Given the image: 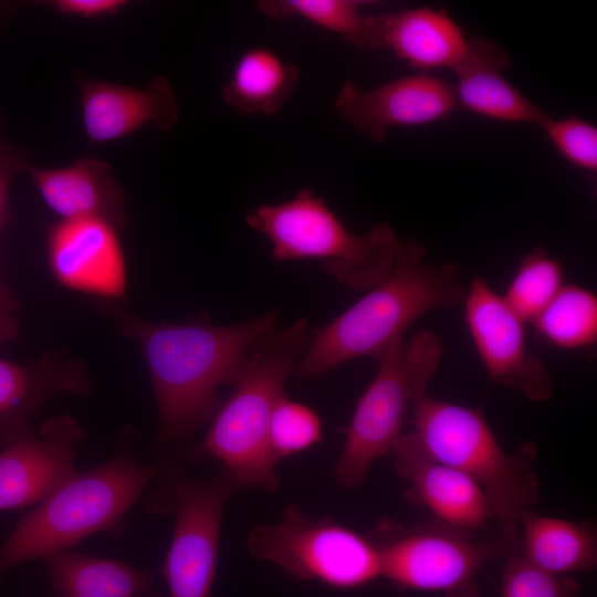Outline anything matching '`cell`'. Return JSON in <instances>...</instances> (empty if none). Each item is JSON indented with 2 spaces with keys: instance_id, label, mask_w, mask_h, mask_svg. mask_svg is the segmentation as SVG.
<instances>
[{
  "instance_id": "cell-11",
  "label": "cell",
  "mask_w": 597,
  "mask_h": 597,
  "mask_svg": "<svg viewBox=\"0 0 597 597\" xmlns=\"http://www.w3.org/2000/svg\"><path fill=\"white\" fill-rule=\"evenodd\" d=\"M463 303L470 336L491 380L532 401L548 400L553 378L527 347L525 322L480 276L468 285Z\"/></svg>"
},
{
  "instance_id": "cell-1",
  "label": "cell",
  "mask_w": 597,
  "mask_h": 597,
  "mask_svg": "<svg viewBox=\"0 0 597 597\" xmlns=\"http://www.w3.org/2000/svg\"><path fill=\"white\" fill-rule=\"evenodd\" d=\"M101 306L142 349L157 404L158 446L186 442L213 419L222 405L218 390L233 385L250 348L280 318L273 308L230 325L150 323L114 303Z\"/></svg>"
},
{
  "instance_id": "cell-26",
  "label": "cell",
  "mask_w": 597,
  "mask_h": 597,
  "mask_svg": "<svg viewBox=\"0 0 597 597\" xmlns=\"http://www.w3.org/2000/svg\"><path fill=\"white\" fill-rule=\"evenodd\" d=\"M362 3L356 0H263L258 7L275 20L300 18L360 48L368 17L360 13Z\"/></svg>"
},
{
  "instance_id": "cell-3",
  "label": "cell",
  "mask_w": 597,
  "mask_h": 597,
  "mask_svg": "<svg viewBox=\"0 0 597 597\" xmlns=\"http://www.w3.org/2000/svg\"><path fill=\"white\" fill-rule=\"evenodd\" d=\"M137 440L136 429L123 428L108 460L76 472L14 525L0 545V580L14 566L71 549L92 534L122 535L129 511L160 473L158 464L136 459Z\"/></svg>"
},
{
  "instance_id": "cell-33",
  "label": "cell",
  "mask_w": 597,
  "mask_h": 597,
  "mask_svg": "<svg viewBox=\"0 0 597 597\" xmlns=\"http://www.w3.org/2000/svg\"><path fill=\"white\" fill-rule=\"evenodd\" d=\"M468 597H469V596H468ZM470 597H480V594H479V591H478V593H474V594L470 595Z\"/></svg>"
},
{
  "instance_id": "cell-24",
  "label": "cell",
  "mask_w": 597,
  "mask_h": 597,
  "mask_svg": "<svg viewBox=\"0 0 597 597\" xmlns=\"http://www.w3.org/2000/svg\"><path fill=\"white\" fill-rule=\"evenodd\" d=\"M532 323L548 344L583 349L597 341V297L588 289L564 285Z\"/></svg>"
},
{
  "instance_id": "cell-20",
  "label": "cell",
  "mask_w": 597,
  "mask_h": 597,
  "mask_svg": "<svg viewBox=\"0 0 597 597\" xmlns=\"http://www.w3.org/2000/svg\"><path fill=\"white\" fill-rule=\"evenodd\" d=\"M509 63V55L496 43L468 39L467 50L452 70L457 77V102L469 112L493 121L538 125L546 113L503 75Z\"/></svg>"
},
{
  "instance_id": "cell-32",
  "label": "cell",
  "mask_w": 597,
  "mask_h": 597,
  "mask_svg": "<svg viewBox=\"0 0 597 597\" xmlns=\"http://www.w3.org/2000/svg\"><path fill=\"white\" fill-rule=\"evenodd\" d=\"M20 304L13 292L0 281V344L17 337L20 331L17 312Z\"/></svg>"
},
{
  "instance_id": "cell-29",
  "label": "cell",
  "mask_w": 597,
  "mask_h": 597,
  "mask_svg": "<svg viewBox=\"0 0 597 597\" xmlns=\"http://www.w3.org/2000/svg\"><path fill=\"white\" fill-rule=\"evenodd\" d=\"M538 126L569 164L588 172L597 171L596 126L576 115L554 118L548 114Z\"/></svg>"
},
{
  "instance_id": "cell-14",
  "label": "cell",
  "mask_w": 597,
  "mask_h": 597,
  "mask_svg": "<svg viewBox=\"0 0 597 597\" xmlns=\"http://www.w3.org/2000/svg\"><path fill=\"white\" fill-rule=\"evenodd\" d=\"M391 453L395 469L407 484L406 500L426 507L433 519L476 531L501 523L482 488L432 455L413 431L402 433Z\"/></svg>"
},
{
  "instance_id": "cell-25",
  "label": "cell",
  "mask_w": 597,
  "mask_h": 597,
  "mask_svg": "<svg viewBox=\"0 0 597 597\" xmlns=\"http://www.w3.org/2000/svg\"><path fill=\"white\" fill-rule=\"evenodd\" d=\"M564 286L561 263L536 247L519 263L505 294L510 308L524 322H532Z\"/></svg>"
},
{
  "instance_id": "cell-6",
  "label": "cell",
  "mask_w": 597,
  "mask_h": 597,
  "mask_svg": "<svg viewBox=\"0 0 597 597\" xmlns=\"http://www.w3.org/2000/svg\"><path fill=\"white\" fill-rule=\"evenodd\" d=\"M413 432L437 459L473 479L484 491L495 517L517 523L538 500L533 470L538 447L532 441L506 452L480 409L426 395L411 411Z\"/></svg>"
},
{
  "instance_id": "cell-12",
  "label": "cell",
  "mask_w": 597,
  "mask_h": 597,
  "mask_svg": "<svg viewBox=\"0 0 597 597\" xmlns=\"http://www.w3.org/2000/svg\"><path fill=\"white\" fill-rule=\"evenodd\" d=\"M334 105L358 132L381 143L394 127L420 126L447 118L458 102L453 85L419 72L370 90L346 82Z\"/></svg>"
},
{
  "instance_id": "cell-7",
  "label": "cell",
  "mask_w": 597,
  "mask_h": 597,
  "mask_svg": "<svg viewBox=\"0 0 597 597\" xmlns=\"http://www.w3.org/2000/svg\"><path fill=\"white\" fill-rule=\"evenodd\" d=\"M368 538L376 547L381 576L400 589L440 591L443 597L476 584L479 569L517 551V523L476 531L436 519L410 526L379 520Z\"/></svg>"
},
{
  "instance_id": "cell-19",
  "label": "cell",
  "mask_w": 597,
  "mask_h": 597,
  "mask_svg": "<svg viewBox=\"0 0 597 597\" xmlns=\"http://www.w3.org/2000/svg\"><path fill=\"white\" fill-rule=\"evenodd\" d=\"M25 170L61 220L101 219L118 230L127 224L124 196L107 163L85 157L65 167Z\"/></svg>"
},
{
  "instance_id": "cell-4",
  "label": "cell",
  "mask_w": 597,
  "mask_h": 597,
  "mask_svg": "<svg viewBox=\"0 0 597 597\" xmlns=\"http://www.w3.org/2000/svg\"><path fill=\"white\" fill-rule=\"evenodd\" d=\"M312 332L301 317L274 327L250 348L228 400L195 451V459L209 455L243 489L275 492L280 480L270 444V426L285 384L310 345Z\"/></svg>"
},
{
  "instance_id": "cell-2",
  "label": "cell",
  "mask_w": 597,
  "mask_h": 597,
  "mask_svg": "<svg viewBox=\"0 0 597 597\" xmlns=\"http://www.w3.org/2000/svg\"><path fill=\"white\" fill-rule=\"evenodd\" d=\"M426 247L400 239L389 274L331 323L312 332L296 363L298 377L312 378L360 356L379 359L421 316L463 303L468 285L459 264H430Z\"/></svg>"
},
{
  "instance_id": "cell-18",
  "label": "cell",
  "mask_w": 597,
  "mask_h": 597,
  "mask_svg": "<svg viewBox=\"0 0 597 597\" xmlns=\"http://www.w3.org/2000/svg\"><path fill=\"white\" fill-rule=\"evenodd\" d=\"M91 391L81 362L51 353L30 364L0 357V450L33 433L30 420L50 398L65 392L86 396Z\"/></svg>"
},
{
  "instance_id": "cell-30",
  "label": "cell",
  "mask_w": 597,
  "mask_h": 597,
  "mask_svg": "<svg viewBox=\"0 0 597 597\" xmlns=\"http://www.w3.org/2000/svg\"><path fill=\"white\" fill-rule=\"evenodd\" d=\"M125 4L123 0H57L53 6L66 15L95 19L115 14Z\"/></svg>"
},
{
  "instance_id": "cell-23",
  "label": "cell",
  "mask_w": 597,
  "mask_h": 597,
  "mask_svg": "<svg viewBox=\"0 0 597 597\" xmlns=\"http://www.w3.org/2000/svg\"><path fill=\"white\" fill-rule=\"evenodd\" d=\"M298 78L295 64L271 49L254 46L239 56L221 96L238 113L271 116L281 111Z\"/></svg>"
},
{
  "instance_id": "cell-15",
  "label": "cell",
  "mask_w": 597,
  "mask_h": 597,
  "mask_svg": "<svg viewBox=\"0 0 597 597\" xmlns=\"http://www.w3.org/2000/svg\"><path fill=\"white\" fill-rule=\"evenodd\" d=\"M118 229L101 219L60 220L46 238L53 277L62 286L124 301L126 266Z\"/></svg>"
},
{
  "instance_id": "cell-27",
  "label": "cell",
  "mask_w": 597,
  "mask_h": 597,
  "mask_svg": "<svg viewBox=\"0 0 597 597\" xmlns=\"http://www.w3.org/2000/svg\"><path fill=\"white\" fill-rule=\"evenodd\" d=\"M322 438V421L314 409L286 396L277 402L270 426V444L276 462L310 449Z\"/></svg>"
},
{
  "instance_id": "cell-31",
  "label": "cell",
  "mask_w": 597,
  "mask_h": 597,
  "mask_svg": "<svg viewBox=\"0 0 597 597\" xmlns=\"http://www.w3.org/2000/svg\"><path fill=\"white\" fill-rule=\"evenodd\" d=\"M27 166L21 157L0 146V232L11 217L9 210V184L11 177L14 171L20 168L25 169Z\"/></svg>"
},
{
  "instance_id": "cell-16",
  "label": "cell",
  "mask_w": 597,
  "mask_h": 597,
  "mask_svg": "<svg viewBox=\"0 0 597 597\" xmlns=\"http://www.w3.org/2000/svg\"><path fill=\"white\" fill-rule=\"evenodd\" d=\"M82 121L91 143L121 139L147 124L166 130L179 115V104L169 82L158 76L145 88L75 75Z\"/></svg>"
},
{
  "instance_id": "cell-9",
  "label": "cell",
  "mask_w": 597,
  "mask_h": 597,
  "mask_svg": "<svg viewBox=\"0 0 597 597\" xmlns=\"http://www.w3.org/2000/svg\"><path fill=\"white\" fill-rule=\"evenodd\" d=\"M157 486L145 500L154 513L175 514L163 565L170 597H210L219 555L221 519L229 499L241 491L226 472L210 480L190 478L175 459L158 464Z\"/></svg>"
},
{
  "instance_id": "cell-13",
  "label": "cell",
  "mask_w": 597,
  "mask_h": 597,
  "mask_svg": "<svg viewBox=\"0 0 597 597\" xmlns=\"http://www.w3.org/2000/svg\"><path fill=\"white\" fill-rule=\"evenodd\" d=\"M85 433L71 416L46 420L0 450V511L39 504L76 473Z\"/></svg>"
},
{
  "instance_id": "cell-22",
  "label": "cell",
  "mask_w": 597,
  "mask_h": 597,
  "mask_svg": "<svg viewBox=\"0 0 597 597\" xmlns=\"http://www.w3.org/2000/svg\"><path fill=\"white\" fill-rule=\"evenodd\" d=\"M44 563L57 597H163L150 570L121 561L67 549Z\"/></svg>"
},
{
  "instance_id": "cell-21",
  "label": "cell",
  "mask_w": 597,
  "mask_h": 597,
  "mask_svg": "<svg viewBox=\"0 0 597 597\" xmlns=\"http://www.w3.org/2000/svg\"><path fill=\"white\" fill-rule=\"evenodd\" d=\"M520 554L555 575L585 572L597 564V530L591 521H569L523 511L519 519Z\"/></svg>"
},
{
  "instance_id": "cell-8",
  "label": "cell",
  "mask_w": 597,
  "mask_h": 597,
  "mask_svg": "<svg viewBox=\"0 0 597 597\" xmlns=\"http://www.w3.org/2000/svg\"><path fill=\"white\" fill-rule=\"evenodd\" d=\"M443 355L440 338L420 329L395 341L378 359L376 376L359 397L333 478L347 489L367 480L374 462L391 453L406 417L427 394Z\"/></svg>"
},
{
  "instance_id": "cell-28",
  "label": "cell",
  "mask_w": 597,
  "mask_h": 597,
  "mask_svg": "<svg viewBox=\"0 0 597 597\" xmlns=\"http://www.w3.org/2000/svg\"><path fill=\"white\" fill-rule=\"evenodd\" d=\"M580 585L528 563L517 551L506 557L501 576L502 597H578Z\"/></svg>"
},
{
  "instance_id": "cell-10",
  "label": "cell",
  "mask_w": 597,
  "mask_h": 597,
  "mask_svg": "<svg viewBox=\"0 0 597 597\" xmlns=\"http://www.w3.org/2000/svg\"><path fill=\"white\" fill-rule=\"evenodd\" d=\"M254 559L301 580L338 589L367 585L381 576L379 555L368 538L326 517H312L295 504L281 521L254 525L247 538Z\"/></svg>"
},
{
  "instance_id": "cell-17",
  "label": "cell",
  "mask_w": 597,
  "mask_h": 597,
  "mask_svg": "<svg viewBox=\"0 0 597 597\" xmlns=\"http://www.w3.org/2000/svg\"><path fill=\"white\" fill-rule=\"evenodd\" d=\"M468 39L444 11L420 7L367 17L359 49L388 50L419 72L450 69L462 59Z\"/></svg>"
},
{
  "instance_id": "cell-5",
  "label": "cell",
  "mask_w": 597,
  "mask_h": 597,
  "mask_svg": "<svg viewBox=\"0 0 597 597\" xmlns=\"http://www.w3.org/2000/svg\"><path fill=\"white\" fill-rule=\"evenodd\" d=\"M245 222L269 239L275 260H321L327 274L358 291L373 289L389 274L400 241L385 223L364 234L350 232L307 187L290 200L255 207Z\"/></svg>"
}]
</instances>
